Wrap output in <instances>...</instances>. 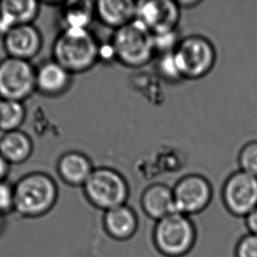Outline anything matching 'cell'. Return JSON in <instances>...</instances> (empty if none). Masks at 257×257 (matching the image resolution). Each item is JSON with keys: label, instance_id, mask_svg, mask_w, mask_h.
I'll list each match as a JSON object with an SVG mask.
<instances>
[{"label": "cell", "instance_id": "1", "mask_svg": "<svg viewBox=\"0 0 257 257\" xmlns=\"http://www.w3.org/2000/svg\"><path fill=\"white\" fill-rule=\"evenodd\" d=\"M100 53V43L89 28L63 29L53 44V60L72 75L92 69Z\"/></svg>", "mask_w": 257, "mask_h": 257}, {"label": "cell", "instance_id": "2", "mask_svg": "<svg viewBox=\"0 0 257 257\" xmlns=\"http://www.w3.org/2000/svg\"><path fill=\"white\" fill-rule=\"evenodd\" d=\"M14 212L24 218H39L56 205L59 189L52 177L44 172H32L14 185Z\"/></svg>", "mask_w": 257, "mask_h": 257}, {"label": "cell", "instance_id": "3", "mask_svg": "<svg viewBox=\"0 0 257 257\" xmlns=\"http://www.w3.org/2000/svg\"><path fill=\"white\" fill-rule=\"evenodd\" d=\"M110 46L115 59L132 69L150 63L157 52L155 36L137 20L115 30Z\"/></svg>", "mask_w": 257, "mask_h": 257}, {"label": "cell", "instance_id": "4", "mask_svg": "<svg viewBox=\"0 0 257 257\" xmlns=\"http://www.w3.org/2000/svg\"><path fill=\"white\" fill-rule=\"evenodd\" d=\"M197 240V229L191 217L179 212L158 220L153 230L157 250L165 257H183L189 254Z\"/></svg>", "mask_w": 257, "mask_h": 257}, {"label": "cell", "instance_id": "5", "mask_svg": "<svg viewBox=\"0 0 257 257\" xmlns=\"http://www.w3.org/2000/svg\"><path fill=\"white\" fill-rule=\"evenodd\" d=\"M83 190L87 201L103 212L126 204L130 191L125 177L108 167L94 168Z\"/></svg>", "mask_w": 257, "mask_h": 257}, {"label": "cell", "instance_id": "6", "mask_svg": "<svg viewBox=\"0 0 257 257\" xmlns=\"http://www.w3.org/2000/svg\"><path fill=\"white\" fill-rule=\"evenodd\" d=\"M172 55L181 79H200L212 70L216 62L214 47L201 35H189L179 40Z\"/></svg>", "mask_w": 257, "mask_h": 257}, {"label": "cell", "instance_id": "7", "mask_svg": "<svg viewBox=\"0 0 257 257\" xmlns=\"http://www.w3.org/2000/svg\"><path fill=\"white\" fill-rule=\"evenodd\" d=\"M36 69L30 62L7 56L0 62V99L23 102L36 91Z\"/></svg>", "mask_w": 257, "mask_h": 257}, {"label": "cell", "instance_id": "8", "mask_svg": "<svg viewBox=\"0 0 257 257\" xmlns=\"http://www.w3.org/2000/svg\"><path fill=\"white\" fill-rule=\"evenodd\" d=\"M172 190L176 212L189 217L205 211L213 195L210 182L198 174L182 177Z\"/></svg>", "mask_w": 257, "mask_h": 257}, {"label": "cell", "instance_id": "9", "mask_svg": "<svg viewBox=\"0 0 257 257\" xmlns=\"http://www.w3.org/2000/svg\"><path fill=\"white\" fill-rule=\"evenodd\" d=\"M181 8L177 1L142 0L136 1V20L154 35L171 34L177 30Z\"/></svg>", "mask_w": 257, "mask_h": 257}, {"label": "cell", "instance_id": "10", "mask_svg": "<svg viewBox=\"0 0 257 257\" xmlns=\"http://www.w3.org/2000/svg\"><path fill=\"white\" fill-rule=\"evenodd\" d=\"M222 201L232 215L245 218L257 207V177L241 171L232 174L223 185Z\"/></svg>", "mask_w": 257, "mask_h": 257}, {"label": "cell", "instance_id": "11", "mask_svg": "<svg viewBox=\"0 0 257 257\" xmlns=\"http://www.w3.org/2000/svg\"><path fill=\"white\" fill-rule=\"evenodd\" d=\"M3 36L4 49L9 57L30 62L42 50V34L33 24L12 28Z\"/></svg>", "mask_w": 257, "mask_h": 257}, {"label": "cell", "instance_id": "12", "mask_svg": "<svg viewBox=\"0 0 257 257\" xmlns=\"http://www.w3.org/2000/svg\"><path fill=\"white\" fill-rule=\"evenodd\" d=\"M36 69V91L47 97H58L70 89L72 74L55 60L41 63Z\"/></svg>", "mask_w": 257, "mask_h": 257}, {"label": "cell", "instance_id": "13", "mask_svg": "<svg viewBox=\"0 0 257 257\" xmlns=\"http://www.w3.org/2000/svg\"><path fill=\"white\" fill-rule=\"evenodd\" d=\"M103 227L108 236L118 241H125L136 234L139 219L129 205H122L104 212Z\"/></svg>", "mask_w": 257, "mask_h": 257}, {"label": "cell", "instance_id": "14", "mask_svg": "<svg viewBox=\"0 0 257 257\" xmlns=\"http://www.w3.org/2000/svg\"><path fill=\"white\" fill-rule=\"evenodd\" d=\"M39 13L40 3L34 0L0 1V34L4 35L12 28L33 24Z\"/></svg>", "mask_w": 257, "mask_h": 257}, {"label": "cell", "instance_id": "15", "mask_svg": "<svg viewBox=\"0 0 257 257\" xmlns=\"http://www.w3.org/2000/svg\"><path fill=\"white\" fill-rule=\"evenodd\" d=\"M141 206L150 219L156 222L176 212L173 190L166 184H151L143 191Z\"/></svg>", "mask_w": 257, "mask_h": 257}, {"label": "cell", "instance_id": "16", "mask_svg": "<svg viewBox=\"0 0 257 257\" xmlns=\"http://www.w3.org/2000/svg\"><path fill=\"white\" fill-rule=\"evenodd\" d=\"M96 16L105 27L117 30L136 20V1L100 0L96 2Z\"/></svg>", "mask_w": 257, "mask_h": 257}, {"label": "cell", "instance_id": "17", "mask_svg": "<svg viewBox=\"0 0 257 257\" xmlns=\"http://www.w3.org/2000/svg\"><path fill=\"white\" fill-rule=\"evenodd\" d=\"M93 170L90 158L77 151L63 154L57 162L60 178L65 184L74 187H83Z\"/></svg>", "mask_w": 257, "mask_h": 257}, {"label": "cell", "instance_id": "18", "mask_svg": "<svg viewBox=\"0 0 257 257\" xmlns=\"http://www.w3.org/2000/svg\"><path fill=\"white\" fill-rule=\"evenodd\" d=\"M34 150L30 136L21 130L5 133L0 138V155L9 164H21L28 160Z\"/></svg>", "mask_w": 257, "mask_h": 257}, {"label": "cell", "instance_id": "19", "mask_svg": "<svg viewBox=\"0 0 257 257\" xmlns=\"http://www.w3.org/2000/svg\"><path fill=\"white\" fill-rule=\"evenodd\" d=\"M59 7L63 29L89 28L96 16V2L90 0H70L62 2Z\"/></svg>", "mask_w": 257, "mask_h": 257}, {"label": "cell", "instance_id": "20", "mask_svg": "<svg viewBox=\"0 0 257 257\" xmlns=\"http://www.w3.org/2000/svg\"><path fill=\"white\" fill-rule=\"evenodd\" d=\"M23 102L0 99V131L5 133L19 130L26 118Z\"/></svg>", "mask_w": 257, "mask_h": 257}, {"label": "cell", "instance_id": "21", "mask_svg": "<svg viewBox=\"0 0 257 257\" xmlns=\"http://www.w3.org/2000/svg\"><path fill=\"white\" fill-rule=\"evenodd\" d=\"M240 171L257 177V141L247 143L239 155Z\"/></svg>", "mask_w": 257, "mask_h": 257}, {"label": "cell", "instance_id": "22", "mask_svg": "<svg viewBox=\"0 0 257 257\" xmlns=\"http://www.w3.org/2000/svg\"><path fill=\"white\" fill-rule=\"evenodd\" d=\"M235 257H257V235L247 233L240 237L234 248Z\"/></svg>", "mask_w": 257, "mask_h": 257}, {"label": "cell", "instance_id": "23", "mask_svg": "<svg viewBox=\"0 0 257 257\" xmlns=\"http://www.w3.org/2000/svg\"><path fill=\"white\" fill-rule=\"evenodd\" d=\"M158 70L164 78L169 80H179L181 79L179 74L177 72V67L174 63L172 51L164 53L161 56L158 63Z\"/></svg>", "mask_w": 257, "mask_h": 257}, {"label": "cell", "instance_id": "24", "mask_svg": "<svg viewBox=\"0 0 257 257\" xmlns=\"http://www.w3.org/2000/svg\"><path fill=\"white\" fill-rule=\"evenodd\" d=\"M14 186L6 181L0 182V215L4 216L14 211Z\"/></svg>", "mask_w": 257, "mask_h": 257}, {"label": "cell", "instance_id": "25", "mask_svg": "<svg viewBox=\"0 0 257 257\" xmlns=\"http://www.w3.org/2000/svg\"><path fill=\"white\" fill-rule=\"evenodd\" d=\"M244 219L248 233L257 235V207Z\"/></svg>", "mask_w": 257, "mask_h": 257}, {"label": "cell", "instance_id": "26", "mask_svg": "<svg viewBox=\"0 0 257 257\" xmlns=\"http://www.w3.org/2000/svg\"><path fill=\"white\" fill-rule=\"evenodd\" d=\"M9 168H10V164H8L0 155V182L5 181L6 179V177L9 173Z\"/></svg>", "mask_w": 257, "mask_h": 257}, {"label": "cell", "instance_id": "27", "mask_svg": "<svg viewBox=\"0 0 257 257\" xmlns=\"http://www.w3.org/2000/svg\"><path fill=\"white\" fill-rule=\"evenodd\" d=\"M177 4L179 5V7L182 9V8H191V7L198 5L199 2L196 1V0H193V1H177Z\"/></svg>", "mask_w": 257, "mask_h": 257}, {"label": "cell", "instance_id": "28", "mask_svg": "<svg viewBox=\"0 0 257 257\" xmlns=\"http://www.w3.org/2000/svg\"><path fill=\"white\" fill-rule=\"evenodd\" d=\"M4 216L0 215V229H1V227L3 226L4 225Z\"/></svg>", "mask_w": 257, "mask_h": 257}]
</instances>
